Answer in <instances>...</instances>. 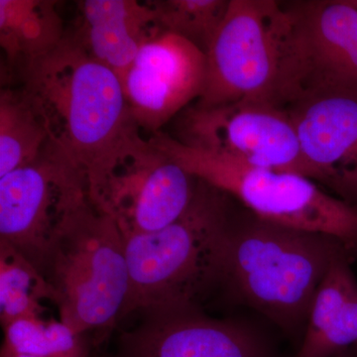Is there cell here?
I'll return each instance as SVG.
<instances>
[{"instance_id": "603a6c76", "label": "cell", "mask_w": 357, "mask_h": 357, "mask_svg": "<svg viewBox=\"0 0 357 357\" xmlns=\"http://www.w3.org/2000/svg\"><path fill=\"white\" fill-rule=\"evenodd\" d=\"M352 2H354V6L357 7V0H352Z\"/></svg>"}, {"instance_id": "8fae6325", "label": "cell", "mask_w": 357, "mask_h": 357, "mask_svg": "<svg viewBox=\"0 0 357 357\" xmlns=\"http://www.w3.org/2000/svg\"><path fill=\"white\" fill-rule=\"evenodd\" d=\"M287 110L310 178L357 208V89L307 93Z\"/></svg>"}, {"instance_id": "8992f818", "label": "cell", "mask_w": 357, "mask_h": 357, "mask_svg": "<svg viewBox=\"0 0 357 357\" xmlns=\"http://www.w3.org/2000/svg\"><path fill=\"white\" fill-rule=\"evenodd\" d=\"M61 321L75 332L107 337L123 319L129 291L126 239L91 202L77 211L40 270Z\"/></svg>"}, {"instance_id": "44dd1931", "label": "cell", "mask_w": 357, "mask_h": 357, "mask_svg": "<svg viewBox=\"0 0 357 357\" xmlns=\"http://www.w3.org/2000/svg\"><path fill=\"white\" fill-rule=\"evenodd\" d=\"M335 357H356V349L351 347V349L340 352V354H338Z\"/></svg>"}, {"instance_id": "4fadbf2b", "label": "cell", "mask_w": 357, "mask_h": 357, "mask_svg": "<svg viewBox=\"0 0 357 357\" xmlns=\"http://www.w3.org/2000/svg\"><path fill=\"white\" fill-rule=\"evenodd\" d=\"M115 357H277L259 333L199 309L147 314L121 335Z\"/></svg>"}, {"instance_id": "ffe728a7", "label": "cell", "mask_w": 357, "mask_h": 357, "mask_svg": "<svg viewBox=\"0 0 357 357\" xmlns=\"http://www.w3.org/2000/svg\"><path fill=\"white\" fill-rule=\"evenodd\" d=\"M162 31L182 37L206 53L222 24L229 0L150 1Z\"/></svg>"}, {"instance_id": "ac0fdd59", "label": "cell", "mask_w": 357, "mask_h": 357, "mask_svg": "<svg viewBox=\"0 0 357 357\" xmlns=\"http://www.w3.org/2000/svg\"><path fill=\"white\" fill-rule=\"evenodd\" d=\"M53 291L41 272L6 241H0V319L2 328L18 319L44 318Z\"/></svg>"}, {"instance_id": "e0dca14e", "label": "cell", "mask_w": 357, "mask_h": 357, "mask_svg": "<svg viewBox=\"0 0 357 357\" xmlns=\"http://www.w3.org/2000/svg\"><path fill=\"white\" fill-rule=\"evenodd\" d=\"M48 130L24 89L0 93V177L29 165L46 146Z\"/></svg>"}, {"instance_id": "cb8c5ba5", "label": "cell", "mask_w": 357, "mask_h": 357, "mask_svg": "<svg viewBox=\"0 0 357 357\" xmlns=\"http://www.w3.org/2000/svg\"><path fill=\"white\" fill-rule=\"evenodd\" d=\"M356 357H357V344H356Z\"/></svg>"}, {"instance_id": "5b68a950", "label": "cell", "mask_w": 357, "mask_h": 357, "mask_svg": "<svg viewBox=\"0 0 357 357\" xmlns=\"http://www.w3.org/2000/svg\"><path fill=\"white\" fill-rule=\"evenodd\" d=\"M185 171L243 204L255 217L290 229L335 237L357 260V208L299 174L245 165L183 144L167 134L149 138Z\"/></svg>"}, {"instance_id": "3957f363", "label": "cell", "mask_w": 357, "mask_h": 357, "mask_svg": "<svg viewBox=\"0 0 357 357\" xmlns=\"http://www.w3.org/2000/svg\"><path fill=\"white\" fill-rule=\"evenodd\" d=\"M344 253L349 255L335 237L264 222L251 213L232 225L222 286L241 304L302 340L317 291L333 260Z\"/></svg>"}, {"instance_id": "ba28073f", "label": "cell", "mask_w": 357, "mask_h": 357, "mask_svg": "<svg viewBox=\"0 0 357 357\" xmlns=\"http://www.w3.org/2000/svg\"><path fill=\"white\" fill-rule=\"evenodd\" d=\"M198 181L142 138L89 183V199L126 238L176 222L191 204Z\"/></svg>"}, {"instance_id": "52a82bcc", "label": "cell", "mask_w": 357, "mask_h": 357, "mask_svg": "<svg viewBox=\"0 0 357 357\" xmlns=\"http://www.w3.org/2000/svg\"><path fill=\"white\" fill-rule=\"evenodd\" d=\"M89 202L86 174L49 140L35 161L0 177V241L40 271L70 220Z\"/></svg>"}, {"instance_id": "30bf717a", "label": "cell", "mask_w": 357, "mask_h": 357, "mask_svg": "<svg viewBox=\"0 0 357 357\" xmlns=\"http://www.w3.org/2000/svg\"><path fill=\"white\" fill-rule=\"evenodd\" d=\"M206 54L196 45L162 33L140 49L122 79L139 130L154 134L204 91Z\"/></svg>"}, {"instance_id": "7c38bea8", "label": "cell", "mask_w": 357, "mask_h": 357, "mask_svg": "<svg viewBox=\"0 0 357 357\" xmlns=\"http://www.w3.org/2000/svg\"><path fill=\"white\" fill-rule=\"evenodd\" d=\"M290 8L296 100L325 89H357V7L352 0L304 2Z\"/></svg>"}, {"instance_id": "2e32d148", "label": "cell", "mask_w": 357, "mask_h": 357, "mask_svg": "<svg viewBox=\"0 0 357 357\" xmlns=\"http://www.w3.org/2000/svg\"><path fill=\"white\" fill-rule=\"evenodd\" d=\"M52 0H0V46L9 65H22L55 49L67 32Z\"/></svg>"}, {"instance_id": "277c9868", "label": "cell", "mask_w": 357, "mask_h": 357, "mask_svg": "<svg viewBox=\"0 0 357 357\" xmlns=\"http://www.w3.org/2000/svg\"><path fill=\"white\" fill-rule=\"evenodd\" d=\"M204 54L206 82L196 107L248 100L287 109L295 102L290 7L274 0H229Z\"/></svg>"}, {"instance_id": "9c48e42d", "label": "cell", "mask_w": 357, "mask_h": 357, "mask_svg": "<svg viewBox=\"0 0 357 357\" xmlns=\"http://www.w3.org/2000/svg\"><path fill=\"white\" fill-rule=\"evenodd\" d=\"M177 140L245 165L310 178L287 109L271 103L239 100L211 107L194 105L183 112Z\"/></svg>"}, {"instance_id": "d6986e66", "label": "cell", "mask_w": 357, "mask_h": 357, "mask_svg": "<svg viewBox=\"0 0 357 357\" xmlns=\"http://www.w3.org/2000/svg\"><path fill=\"white\" fill-rule=\"evenodd\" d=\"M1 352L35 357H89L86 335L60 319H18L3 326Z\"/></svg>"}, {"instance_id": "6da1fadb", "label": "cell", "mask_w": 357, "mask_h": 357, "mask_svg": "<svg viewBox=\"0 0 357 357\" xmlns=\"http://www.w3.org/2000/svg\"><path fill=\"white\" fill-rule=\"evenodd\" d=\"M21 88L41 114L49 138L89 183L142 139L121 79L70 34L20 66Z\"/></svg>"}, {"instance_id": "9a60e30c", "label": "cell", "mask_w": 357, "mask_h": 357, "mask_svg": "<svg viewBox=\"0 0 357 357\" xmlns=\"http://www.w3.org/2000/svg\"><path fill=\"white\" fill-rule=\"evenodd\" d=\"M347 253L337 256L314 296L296 357H335L357 344V281Z\"/></svg>"}, {"instance_id": "5bb4252c", "label": "cell", "mask_w": 357, "mask_h": 357, "mask_svg": "<svg viewBox=\"0 0 357 357\" xmlns=\"http://www.w3.org/2000/svg\"><path fill=\"white\" fill-rule=\"evenodd\" d=\"M77 4L79 22L69 34L121 83L140 49L164 33L150 1L84 0Z\"/></svg>"}, {"instance_id": "7402d4cb", "label": "cell", "mask_w": 357, "mask_h": 357, "mask_svg": "<svg viewBox=\"0 0 357 357\" xmlns=\"http://www.w3.org/2000/svg\"><path fill=\"white\" fill-rule=\"evenodd\" d=\"M1 357H35V356H26V354H6V352H1Z\"/></svg>"}, {"instance_id": "7a4b0ae2", "label": "cell", "mask_w": 357, "mask_h": 357, "mask_svg": "<svg viewBox=\"0 0 357 357\" xmlns=\"http://www.w3.org/2000/svg\"><path fill=\"white\" fill-rule=\"evenodd\" d=\"M191 204L176 222L126 237L129 291L123 318L199 309L204 296L222 285L234 218L231 198L198 178Z\"/></svg>"}]
</instances>
